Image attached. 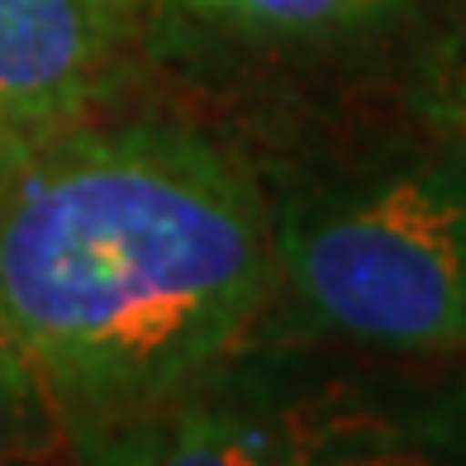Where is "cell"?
<instances>
[{
  "label": "cell",
  "instance_id": "4",
  "mask_svg": "<svg viewBox=\"0 0 466 466\" xmlns=\"http://www.w3.org/2000/svg\"><path fill=\"white\" fill-rule=\"evenodd\" d=\"M177 5L252 38H319L367 19L380 0H177Z\"/></svg>",
  "mask_w": 466,
  "mask_h": 466
},
{
  "label": "cell",
  "instance_id": "3",
  "mask_svg": "<svg viewBox=\"0 0 466 466\" xmlns=\"http://www.w3.org/2000/svg\"><path fill=\"white\" fill-rule=\"evenodd\" d=\"M143 67V0H0V162L115 110Z\"/></svg>",
  "mask_w": 466,
  "mask_h": 466
},
{
  "label": "cell",
  "instance_id": "1",
  "mask_svg": "<svg viewBox=\"0 0 466 466\" xmlns=\"http://www.w3.org/2000/svg\"><path fill=\"white\" fill-rule=\"evenodd\" d=\"M277 300L271 190L181 119L100 115L0 162V448L167 414Z\"/></svg>",
  "mask_w": 466,
  "mask_h": 466
},
{
  "label": "cell",
  "instance_id": "2",
  "mask_svg": "<svg viewBox=\"0 0 466 466\" xmlns=\"http://www.w3.org/2000/svg\"><path fill=\"white\" fill-rule=\"evenodd\" d=\"M277 305L386 352L466 348V143L305 177L271 196Z\"/></svg>",
  "mask_w": 466,
  "mask_h": 466
},
{
  "label": "cell",
  "instance_id": "5",
  "mask_svg": "<svg viewBox=\"0 0 466 466\" xmlns=\"http://www.w3.org/2000/svg\"><path fill=\"white\" fill-rule=\"evenodd\" d=\"M429 115H433V124H442V134L466 143V44L457 53H448V62L433 72Z\"/></svg>",
  "mask_w": 466,
  "mask_h": 466
}]
</instances>
